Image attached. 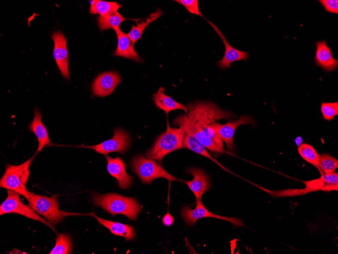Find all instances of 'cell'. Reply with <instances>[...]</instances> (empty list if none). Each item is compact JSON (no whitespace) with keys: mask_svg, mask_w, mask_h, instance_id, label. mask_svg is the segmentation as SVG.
Returning a JSON list of instances; mask_svg holds the SVG:
<instances>
[{"mask_svg":"<svg viewBox=\"0 0 338 254\" xmlns=\"http://www.w3.org/2000/svg\"><path fill=\"white\" fill-rule=\"evenodd\" d=\"M92 201L96 206L101 207L113 216L121 214L131 220H136L142 207L134 198L124 197L116 193H94Z\"/></svg>","mask_w":338,"mask_h":254,"instance_id":"obj_1","label":"cell"},{"mask_svg":"<svg viewBox=\"0 0 338 254\" xmlns=\"http://www.w3.org/2000/svg\"><path fill=\"white\" fill-rule=\"evenodd\" d=\"M187 116L203 129L208 125L221 119H233L235 115L227 111L220 108L210 101H197L188 104Z\"/></svg>","mask_w":338,"mask_h":254,"instance_id":"obj_2","label":"cell"},{"mask_svg":"<svg viewBox=\"0 0 338 254\" xmlns=\"http://www.w3.org/2000/svg\"><path fill=\"white\" fill-rule=\"evenodd\" d=\"M185 133L180 127L171 128L167 123L166 130L160 135L152 147L147 152L146 157L161 163L166 155L184 148L183 140Z\"/></svg>","mask_w":338,"mask_h":254,"instance_id":"obj_3","label":"cell"},{"mask_svg":"<svg viewBox=\"0 0 338 254\" xmlns=\"http://www.w3.org/2000/svg\"><path fill=\"white\" fill-rule=\"evenodd\" d=\"M32 159L31 157L18 165H7L5 172L0 180V187L16 192L28 199L29 191L26 187V184Z\"/></svg>","mask_w":338,"mask_h":254,"instance_id":"obj_4","label":"cell"},{"mask_svg":"<svg viewBox=\"0 0 338 254\" xmlns=\"http://www.w3.org/2000/svg\"><path fill=\"white\" fill-rule=\"evenodd\" d=\"M27 199L29 206L36 213L44 216L51 224L56 225L68 215L76 214L59 209L58 195L47 197L29 192Z\"/></svg>","mask_w":338,"mask_h":254,"instance_id":"obj_5","label":"cell"},{"mask_svg":"<svg viewBox=\"0 0 338 254\" xmlns=\"http://www.w3.org/2000/svg\"><path fill=\"white\" fill-rule=\"evenodd\" d=\"M130 165L133 171L144 184H150L153 180L159 177L165 178L170 182L179 180L167 172L156 161L146 158L143 155L133 158Z\"/></svg>","mask_w":338,"mask_h":254,"instance_id":"obj_6","label":"cell"},{"mask_svg":"<svg viewBox=\"0 0 338 254\" xmlns=\"http://www.w3.org/2000/svg\"><path fill=\"white\" fill-rule=\"evenodd\" d=\"M7 197L0 206L1 215L7 213H17L27 218L41 222L56 231L52 224L40 216L30 206L23 203L20 200L19 194L7 190Z\"/></svg>","mask_w":338,"mask_h":254,"instance_id":"obj_7","label":"cell"},{"mask_svg":"<svg viewBox=\"0 0 338 254\" xmlns=\"http://www.w3.org/2000/svg\"><path fill=\"white\" fill-rule=\"evenodd\" d=\"M174 123L179 126L185 133L192 135L201 144L209 151L218 153L225 152L214 142L204 129L188 118L186 114L176 118Z\"/></svg>","mask_w":338,"mask_h":254,"instance_id":"obj_8","label":"cell"},{"mask_svg":"<svg viewBox=\"0 0 338 254\" xmlns=\"http://www.w3.org/2000/svg\"><path fill=\"white\" fill-rule=\"evenodd\" d=\"M131 142V138L127 132L121 128H115L113 136L111 139L96 145L84 147L92 149L97 153L105 155L112 152L123 154L129 148Z\"/></svg>","mask_w":338,"mask_h":254,"instance_id":"obj_9","label":"cell"},{"mask_svg":"<svg viewBox=\"0 0 338 254\" xmlns=\"http://www.w3.org/2000/svg\"><path fill=\"white\" fill-rule=\"evenodd\" d=\"M196 205L192 209L189 206L182 208L181 216L187 225L192 226L195 224L197 220L203 217H213L230 222L234 226H243L242 222L236 217H230L215 214L207 209L203 204L201 199L196 200Z\"/></svg>","mask_w":338,"mask_h":254,"instance_id":"obj_10","label":"cell"},{"mask_svg":"<svg viewBox=\"0 0 338 254\" xmlns=\"http://www.w3.org/2000/svg\"><path fill=\"white\" fill-rule=\"evenodd\" d=\"M255 123V121L251 117L242 115L235 121H230L224 124L214 122L211 125L218 132L222 141L225 142L227 151L234 152L233 137L236 128L241 125L251 124L254 126Z\"/></svg>","mask_w":338,"mask_h":254,"instance_id":"obj_11","label":"cell"},{"mask_svg":"<svg viewBox=\"0 0 338 254\" xmlns=\"http://www.w3.org/2000/svg\"><path fill=\"white\" fill-rule=\"evenodd\" d=\"M54 43L53 55L62 76L69 80L68 68V52L67 41L62 32L59 31L54 32L51 36Z\"/></svg>","mask_w":338,"mask_h":254,"instance_id":"obj_12","label":"cell"},{"mask_svg":"<svg viewBox=\"0 0 338 254\" xmlns=\"http://www.w3.org/2000/svg\"><path fill=\"white\" fill-rule=\"evenodd\" d=\"M119 75L115 71H107L100 74L94 80L92 90L94 95L103 97L113 93L120 82Z\"/></svg>","mask_w":338,"mask_h":254,"instance_id":"obj_13","label":"cell"},{"mask_svg":"<svg viewBox=\"0 0 338 254\" xmlns=\"http://www.w3.org/2000/svg\"><path fill=\"white\" fill-rule=\"evenodd\" d=\"M208 23L213 28L223 41L225 48V53L223 58L217 62L218 67L225 70L230 67L231 63L240 60L247 61L249 57V54L246 51H242L231 46L226 39L223 33L219 30L217 26L207 21Z\"/></svg>","mask_w":338,"mask_h":254,"instance_id":"obj_14","label":"cell"},{"mask_svg":"<svg viewBox=\"0 0 338 254\" xmlns=\"http://www.w3.org/2000/svg\"><path fill=\"white\" fill-rule=\"evenodd\" d=\"M105 158L107 161V171L117 180L118 187L121 189H129L132 184L133 178L126 173L123 160L118 157L113 158L106 155Z\"/></svg>","mask_w":338,"mask_h":254,"instance_id":"obj_15","label":"cell"},{"mask_svg":"<svg viewBox=\"0 0 338 254\" xmlns=\"http://www.w3.org/2000/svg\"><path fill=\"white\" fill-rule=\"evenodd\" d=\"M187 173L193 175V179L184 182L194 194L196 200L201 199L203 193L210 188V183L208 175L201 169L191 167Z\"/></svg>","mask_w":338,"mask_h":254,"instance_id":"obj_16","label":"cell"},{"mask_svg":"<svg viewBox=\"0 0 338 254\" xmlns=\"http://www.w3.org/2000/svg\"><path fill=\"white\" fill-rule=\"evenodd\" d=\"M315 45V63L326 71L334 70L338 66V60L333 57L331 50L327 46L326 41H317Z\"/></svg>","mask_w":338,"mask_h":254,"instance_id":"obj_17","label":"cell"},{"mask_svg":"<svg viewBox=\"0 0 338 254\" xmlns=\"http://www.w3.org/2000/svg\"><path fill=\"white\" fill-rule=\"evenodd\" d=\"M117 39V46L113 55L121 56L141 62V59L138 53L135 50L127 33H124L120 28L115 30Z\"/></svg>","mask_w":338,"mask_h":254,"instance_id":"obj_18","label":"cell"},{"mask_svg":"<svg viewBox=\"0 0 338 254\" xmlns=\"http://www.w3.org/2000/svg\"><path fill=\"white\" fill-rule=\"evenodd\" d=\"M88 215L95 217L101 225L108 229L113 234L123 237L128 241L133 240L135 237V230L131 225L103 219L93 212Z\"/></svg>","mask_w":338,"mask_h":254,"instance_id":"obj_19","label":"cell"},{"mask_svg":"<svg viewBox=\"0 0 338 254\" xmlns=\"http://www.w3.org/2000/svg\"><path fill=\"white\" fill-rule=\"evenodd\" d=\"M34 118L28 126V129L33 132L38 140V147L36 152H39L43 148L51 144L48 132L46 126L41 122L42 115L37 109L34 111Z\"/></svg>","mask_w":338,"mask_h":254,"instance_id":"obj_20","label":"cell"},{"mask_svg":"<svg viewBox=\"0 0 338 254\" xmlns=\"http://www.w3.org/2000/svg\"><path fill=\"white\" fill-rule=\"evenodd\" d=\"M164 88L161 87L153 95V99L156 106L163 110L167 114L173 110H182L187 113L188 109L185 105L177 102L171 97L164 93Z\"/></svg>","mask_w":338,"mask_h":254,"instance_id":"obj_21","label":"cell"},{"mask_svg":"<svg viewBox=\"0 0 338 254\" xmlns=\"http://www.w3.org/2000/svg\"><path fill=\"white\" fill-rule=\"evenodd\" d=\"M304 183L305 184L306 187L316 191H330L337 190L338 174L335 172L322 173L319 178L305 181Z\"/></svg>","mask_w":338,"mask_h":254,"instance_id":"obj_22","label":"cell"},{"mask_svg":"<svg viewBox=\"0 0 338 254\" xmlns=\"http://www.w3.org/2000/svg\"><path fill=\"white\" fill-rule=\"evenodd\" d=\"M162 14V10L160 9H158L155 12L151 13L145 20L140 23L136 21V25H132L131 30L127 34L133 45L141 38L143 32L146 27L151 22L159 18Z\"/></svg>","mask_w":338,"mask_h":254,"instance_id":"obj_23","label":"cell"},{"mask_svg":"<svg viewBox=\"0 0 338 254\" xmlns=\"http://www.w3.org/2000/svg\"><path fill=\"white\" fill-rule=\"evenodd\" d=\"M126 20L128 19L115 11L105 16H100L97 18V23L99 29L102 31L109 29L115 30L119 28L120 24Z\"/></svg>","mask_w":338,"mask_h":254,"instance_id":"obj_24","label":"cell"},{"mask_svg":"<svg viewBox=\"0 0 338 254\" xmlns=\"http://www.w3.org/2000/svg\"><path fill=\"white\" fill-rule=\"evenodd\" d=\"M183 144L184 146L188 149L208 158L220 167L223 168H224L217 160L210 156L205 148L191 134L188 133H185L183 140Z\"/></svg>","mask_w":338,"mask_h":254,"instance_id":"obj_25","label":"cell"},{"mask_svg":"<svg viewBox=\"0 0 338 254\" xmlns=\"http://www.w3.org/2000/svg\"><path fill=\"white\" fill-rule=\"evenodd\" d=\"M120 8L121 5L115 2L94 0L91 3L89 12L91 14H98L102 16L117 11Z\"/></svg>","mask_w":338,"mask_h":254,"instance_id":"obj_26","label":"cell"},{"mask_svg":"<svg viewBox=\"0 0 338 254\" xmlns=\"http://www.w3.org/2000/svg\"><path fill=\"white\" fill-rule=\"evenodd\" d=\"M72 241L70 236L66 234L60 233L57 236L55 246L49 253H70L72 251Z\"/></svg>","mask_w":338,"mask_h":254,"instance_id":"obj_27","label":"cell"},{"mask_svg":"<svg viewBox=\"0 0 338 254\" xmlns=\"http://www.w3.org/2000/svg\"><path fill=\"white\" fill-rule=\"evenodd\" d=\"M298 152L303 159L318 168L319 155L312 146L302 143L298 147Z\"/></svg>","mask_w":338,"mask_h":254,"instance_id":"obj_28","label":"cell"},{"mask_svg":"<svg viewBox=\"0 0 338 254\" xmlns=\"http://www.w3.org/2000/svg\"><path fill=\"white\" fill-rule=\"evenodd\" d=\"M338 167V160L331 156L323 154L319 155L318 168L323 173L334 172Z\"/></svg>","mask_w":338,"mask_h":254,"instance_id":"obj_29","label":"cell"},{"mask_svg":"<svg viewBox=\"0 0 338 254\" xmlns=\"http://www.w3.org/2000/svg\"><path fill=\"white\" fill-rule=\"evenodd\" d=\"M266 192L271 196L274 197L294 196L301 195H304L306 193L316 191V190L306 187L302 189H286L280 191H270L264 189Z\"/></svg>","mask_w":338,"mask_h":254,"instance_id":"obj_30","label":"cell"},{"mask_svg":"<svg viewBox=\"0 0 338 254\" xmlns=\"http://www.w3.org/2000/svg\"><path fill=\"white\" fill-rule=\"evenodd\" d=\"M321 112L325 120L330 121L338 115V102H322L321 105Z\"/></svg>","mask_w":338,"mask_h":254,"instance_id":"obj_31","label":"cell"},{"mask_svg":"<svg viewBox=\"0 0 338 254\" xmlns=\"http://www.w3.org/2000/svg\"><path fill=\"white\" fill-rule=\"evenodd\" d=\"M174 1L184 6L191 14L204 18L199 11L198 0H175Z\"/></svg>","mask_w":338,"mask_h":254,"instance_id":"obj_32","label":"cell"},{"mask_svg":"<svg viewBox=\"0 0 338 254\" xmlns=\"http://www.w3.org/2000/svg\"><path fill=\"white\" fill-rule=\"evenodd\" d=\"M319 2L326 11L334 14H338L337 0H319Z\"/></svg>","mask_w":338,"mask_h":254,"instance_id":"obj_33","label":"cell"},{"mask_svg":"<svg viewBox=\"0 0 338 254\" xmlns=\"http://www.w3.org/2000/svg\"><path fill=\"white\" fill-rule=\"evenodd\" d=\"M162 222L164 226L170 227L174 223V217L171 214L167 213L162 217Z\"/></svg>","mask_w":338,"mask_h":254,"instance_id":"obj_34","label":"cell"},{"mask_svg":"<svg viewBox=\"0 0 338 254\" xmlns=\"http://www.w3.org/2000/svg\"><path fill=\"white\" fill-rule=\"evenodd\" d=\"M294 141L296 144L299 147L300 145L303 143V139L301 137L298 136L295 138Z\"/></svg>","mask_w":338,"mask_h":254,"instance_id":"obj_35","label":"cell"}]
</instances>
